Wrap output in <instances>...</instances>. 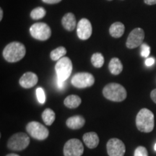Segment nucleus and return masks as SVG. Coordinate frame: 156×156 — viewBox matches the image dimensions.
<instances>
[{"instance_id":"1","label":"nucleus","mask_w":156,"mask_h":156,"mask_svg":"<svg viewBox=\"0 0 156 156\" xmlns=\"http://www.w3.org/2000/svg\"><path fill=\"white\" fill-rule=\"evenodd\" d=\"M26 54L25 46L20 42H12L3 50V56L6 61L10 63L17 62L24 57Z\"/></svg>"},{"instance_id":"2","label":"nucleus","mask_w":156,"mask_h":156,"mask_svg":"<svg viewBox=\"0 0 156 156\" xmlns=\"http://www.w3.org/2000/svg\"><path fill=\"white\" fill-rule=\"evenodd\" d=\"M136 125L140 132L148 133L153 130L154 122L153 113L147 108H142L136 117Z\"/></svg>"},{"instance_id":"3","label":"nucleus","mask_w":156,"mask_h":156,"mask_svg":"<svg viewBox=\"0 0 156 156\" xmlns=\"http://www.w3.org/2000/svg\"><path fill=\"white\" fill-rule=\"evenodd\" d=\"M103 94L108 100L121 102L126 99V90L120 84L109 83L103 88Z\"/></svg>"},{"instance_id":"4","label":"nucleus","mask_w":156,"mask_h":156,"mask_svg":"<svg viewBox=\"0 0 156 156\" xmlns=\"http://www.w3.org/2000/svg\"><path fill=\"white\" fill-rule=\"evenodd\" d=\"M30 144V138L27 134L18 132L13 134L7 142V147L12 151H21L25 150Z\"/></svg>"},{"instance_id":"5","label":"nucleus","mask_w":156,"mask_h":156,"mask_svg":"<svg viewBox=\"0 0 156 156\" xmlns=\"http://www.w3.org/2000/svg\"><path fill=\"white\" fill-rule=\"evenodd\" d=\"M55 70L58 79L66 81L73 72V63L68 57H62L56 64Z\"/></svg>"},{"instance_id":"6","label":"nucleus","mask_w":156,"mask_h":156,"mask_svg":"<svg viewBox=\"0 0 156 156\" xmlns=\"http://www.w3.org/2000/svg\"><path fill=\"white\" fill-rule=\"evenodd\" d=\"M26 131L34 139L38 140H46L48 137V129L38 122H30L26 126Z\"/></svg>"},{"instance_id":"7","label":"nucleus","mask_w":156,"mask_h":156,"mask_svg":"<svg viewBox=\"0 0 156 156\" xmlns=\"http://www.w3.org/2000/svg\"><path fill=\"white\" fill-rule=\"evenodd\" d=\"M30 32L32 37L39 41H46L51 37V30L45 23H36L30 27Z\"/></svg>"},{"instance_id":"8","label":"nucleus","mask_w":156,"mask_h":156,"mask_svg":"<svg viewBox=\"0 0 156 156\" xmlns=\"http://www.w3.org/2000/svg\"><path fill=\"white\" fill-rule=\"evenodd\" d=\"M71 83L77 88H85L92 86L95 83V78L90 73H79L73 76Z\"/></svg>"},{"instance_id":"9","label":"nucleus","mask_w":156,"mask_h":156,"mask_svg":"<svg viewBox=\"0 0 156 156\" xmlns=\"http://www.w3.org/2000/svg\"><path fill=\"white\" fill-rule=\"evenodd\" d=\"M84 152L83 145L78 139H71L66 142L64 147V156H81Z\"/></svg>"},{"instance_id":"10","label":"nucleus","mask_w":156,"mask_h":156,"mask_svg":"<svg viewBox=\"0 0 156 156\" xmlns=\"http://www.w3.org/2000/svg\"><path fill=\"white\" fill-rule=\"evenodd\" d=\"M106 148L109 156H124L126 152L124 142L117 138L109 140L107 142Z\"/></svg>"},{"instance_id":"11","label":"nucleus","mask_w":156,"mask_h":156,"mask_svg":"<svg viewBox=\"0 0 156 156\" xmlns=\"http://www.w3.org/2000/svg\"><path fill=\"white\" fill-rule=\"evenodd\" d=\"M145 38L144 30L140 28H134L129 35L126 40V46L128 48H135L141 46L143 44V40Z\"/></svg>"},{"instance_id":"12","label":"nucleus","mask_w":156,"mask_h":156,"mask_svg":"<svg viewBox=\"0 0 156 156\" xmlns=\"http://www.w3.org/2000/svg\"><path fill=\"white\" fill-rule=\"evenodd\" d=\"M92 25L88 20L83 18L78 23L77 33L78 38L81 40H87L92 35Z\"/></svg>"},{"instance_id":"13","label":"nucleus","mask_w":156,"mask_h":156,"mask_svg":"<svg viewBox=\"0 0 156 156\" xmlns=\"http://www.w3.org/2000/svg\"><path fill=\"white\" fill-rule=\"evenodd\" d=\"M38 76L34 73L28 72V73H25L21 77L20 79L19 83L20 86L24 87V88H30V87H34L38 83Z\"/></svg>"},{"instance_id":"14","label":"nucleus","mask_w":156,"mask_h":156,"mask_svg":"<svg viewBox=\"0 0 156 156\" xmlns=\"http://www.w3.org/2000/svg\"><path fill=\"white\" fill-rule=\"evenodd\" d=\"M83 141L87 147L93 149L95 148L99 144V137L95 132H87L83 136Z\"/></svg>"},{"instance_id":"15","label":"nucleus","mask_w":156,"mask_h":156,"mask_svg":"<svg viewBox=\"0 0 156 156\" xmlns=\"http://www.w3.org/2000/svg\"><path fill=\"white\" fill-rule=\"evenodd\" d=\"M62 24L64 29L68 31H73L75 28L76 24H77L75 15L71 12L64 15L62 20Z\"/></svg>"},{"instance_id":"16","label":"nucleus","mask_w":156,"mask_h":156,"mask_svg":"<svg viewBox=\"0 0 156 156\" xmlns=\"http://www.w3.org/2000/svg\"><path fill=\"white\" fill-rule=\"evenodd\" d=\"M85 119L81 116H75L69 117L66 122L68 127L72 129H79L85 125Z\"/></svg>"},{"instance_id":"17","label":"nucleus","mask_w":156,"mask_h":156,"mask_svg":"<svg viewBox=\"0 0 156 156\" xmlns=\"http://www.w3.org/2000/svg\"><path fill=\"white\" fill-rule=\"evenodd\" d=\"M124 30H125V28L122 23L116 22L111 25L110 28H109V33L112 37L118 38L123 36Z\"/></svg>"},{"instance_id":"18","label":"nucleus","mask_w":156,"mask_h":156,"mask_svg":"<svg viewBox=\"0 0 156 156\" xmlns=\"http://www.w3.org/2000/svg\"><path fill=\"white\" fill-rule=\"evenodd\" d=\"M108 69L112 75H119L123 70V65L122 62L118 58H112V60L109 62Z\"/></svg>"},{"instance_id":"19","label":"nucleus","mask_w":156,"mask_h":156,"mask_svg":"<svg viewBox=\"0 0 156 156\" xmlns=\"http://www.w3.org/2000/svg\"><path fill=\"white\" fill-rule=\"evenodd\" d=\"M81 98L76 95H69L64 99V103L69 108H76L80 105Z\"/></svg>"},{"instance_id":"20","label":"nucleus","mask_w":156,"mask_h":156,"mask_svg":"<svg viewBox=\"0 0 156 156\" xmlns=\"http://www.w3.org/2000/svg\"><path fill=\"white\" fill-rule=\"evenodd\" d=\"M42 119L46 125H51L56 119L55 113L51 108H46L42 113Z\"/></svg>"},{"instance_id":"21","label":"nucleus","mask_w":156,"mask_h":156,"mask_svg":"<svg viewBox=\"0 0 156 156\" xmlns=\"http://www.w3.org/2000/svg\"><path fill=\"white\" fill-rule=\"evenodd\" d=\"M66 54H67V49L64 46H59L51 52L50 56L52 60L56 61V60H59L60 58L64 57Z\"/></svg>"},{"instance_id":"22","label":"nucleus","mask_w":156,"mask_h":156,"mask_svg":"<svg viewBox=\"0 0 156 156\" xmlns=\"http://www.w3.org/2000/svg\"><path fill=\"white\" fill-rule=\"evenodd\" d=\"M91 62L96 68H101L104 64V57L101 53H95L91 57Z\"/></svg>"},{"instance_id":"23","label":"nucleus","mask_w":156,"mask_h":156,"mask_svg":"<svg viewBox=\"0 0 156 156\" xmlns=\"http://www.w3.org/2000/svg\"><path fill=\"white\" fill-rule=\"evenodd\" d=\"M46 14V12L44 7H38L33 9L30 12V17L34 20H39L44 17Z\"/></svg>"},{"instance_id":"24","label":"nucleus","mask_w":156,"mask_h":156,"mask_svg":"<svg viewBox=\"0 0 156 156\" xmlns=\"http://www.w3.org/2000/svg\"><path fill=\"white\" fill-rule=\"evenodd\" d=\"M36 95L38 98V101L40 103H44L46 101V96H45V93L44 90L41 87H38L36 90Z\"/></svg>"},{"instance_id":"25","label":"nucleus","mask_w":156,"mask_h":156,"mask_svg":"<svg viewBox=\"0 0 156 156\" xmlns=\"http://www.w3.org/2000/svg\"><path fill=\"white\" fill-rule=\"evenodd\" d=\"M134 156H148L147 149L145 147L139 146L134 151Z\"/></svg>"},{"instance_id":"26","label":"nucleus","mask_w":156,"mask_h":156,"mask_svg":"<svg viewBox=\"0 0 156 156\" xmlns=\"http://www.w3.org/2000/svg\"><path fill=\"white\" fill-rule=\"evenodd\" d=\"M151 53V48L146 44H142L141 45V55L143 57H147Z\"/></svg>"},{"instance_id":"27","label":"nucleus","mask_w":156,"mask_h":156,"mask_svg":"<svg viewBox=\"0 0 156 156\" xmlns=\"http://www.w3.org/2000/svg\"><path fill=\"white\" fill-rule=\"evenodd\" d=\"M154 63H155V59L153 58H148L145 60V64L148 67L152 66L153 64H154Z\"/></svg>"},{"instance_id":"28","label":"nucleus","mask_w":156,"mask_h":156,"mask_svg":"<svg viewBox=\"0 0 156 156\" xmlns=\"http://www.w3.org/2000/svg\"><path fill=\"white\" fill-rule=\"evenodd\" d=\"M43 2L46 4H50V5H53V4H57L62 1V0H42Z\"/></svg>"},{"instance_id":"29","label":"nucleus","mask_w":156,"mask_h":156,"mask_svg":"<svg viewBox=\"0 0 156 156\" xmlns=\"http://www.w3.org/2000/svg\"><path fill=\"white\" fill-rule=\"evenodd\" d=\"M64 83H65V81H62V80H61L58 79L57 78V86L58 88H60V89L64 88Z\"/></svg>"},{"instance_id":"30","label":"nucleus","mask_w":156,"mask_h":156,"mask_svg":"<svg viewBox=\"0 0 156 156\" xmlns=\"http://www.w3.org/2000/svg\"><path fill=\"white\" fill-rule=\"evenodd\" d=\"M151 99L153 101L154 103H156V89L153 90L151 93Z\"/></svg>"},{"instance_id":"31","label":"nucleus","mask_w":156,"mask_h":156,"mask_svg":"<svg viewBox=\"0 0 156 156\" xmlns=\"http://www.w3.org/2000/svg\"><path fill=\"white\" fill-rule=\"evenodd\" d=\"M144 2L147 5H153L156 4V0H144Z\"/></svg>"},{"instance_id":"32","label":"nucleus","mask_w":156,"mask_h":156,"mask_svg":"<svg viewBox=\"0 0 156 156\" xmlns=\"http://www.w3.org/2000/svg\"><path fill=\"white\" fill-rule=\"evenodd\" d=\"M2 17H3V10L2 9H0V20H2Z\"/></svg>"},{"instance_id":"33","label":"nucleus","mask_w":156,"mask_h":156,"mask_svg":"<svg viewBox=\"0 0 156 156\" xmlns=\"http://www.w3.org/2000/svg\"><path fill=\"white\" fill-rule=\"evenodd\" d=\"M7 156H20L18 155H17V154H14V153H10V154H8Z\"/></svg>"},{"instance_id":"34","label":"nucleus","mask_w":156,"mask_h":156,"mask_svg":"<svg viewBox=\"0 0 156 156\" xmlns=\"http://www.w3.org/2000/svg\"><path fill=\"white\" fill-rule=\"evenodd\" d=\"M154 149H155V151H156V144L155 145V147H154Z\"/></svg>"},{"instance_id":"35","label":"nucleus","mask_w":156,"mask_h":156,"mask_svg":"<svg viewBox=\"0 0 156 156\" xmlns=\"http://www.w3.org/2000/svg\"><path fill=\"white\" fill-rule=\"evenodd\" d=\"M108 1H112V0H108Z\"/></svg>"}]
</instances>
